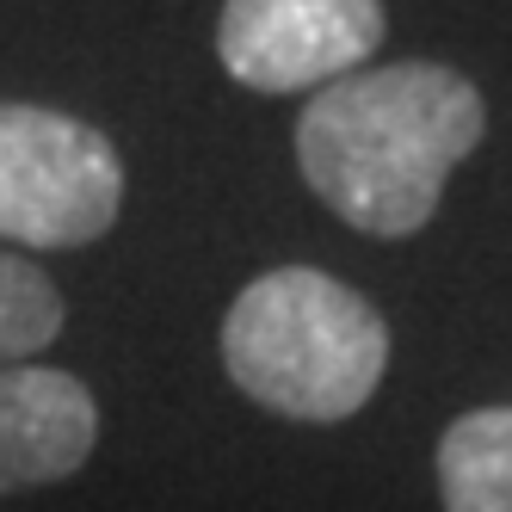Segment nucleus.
Returning <instances> with one entry per match:
<instances>
[{"label": "nucleus", "instance_id": "f257e3e1", "mask_svg": "<svg viewBox=\"0 0 512 512\" xmlns=\"http://www.w3.org/2000/svg\"><path fill=\"white\" fill-rule=\"evenodd\" d=\"M488 136V105L445 62H383L327 81L297 118L309 192L358 235L408 241Z\"/></svg>", "mask_w": 512, "mask_h": 512}, {"label": "nucleus", "instance_id": "f03ea898", "mask_svg": "<svg viewBox=\"0 0 512 512\" xmlns=\"http://www.w3.org/2000/svg\"><path fill=\"white\" fill-rule=\"evenodd\" d=\"M223 371L247 401L284 420L334 426L377 395L389 371V321L334 272L278 266L229 303Z\"/></svg>", "mask_w": 512, "mask_h": 512}, {"label": "nucleus", "instance_id": "7ed1b4c3", "mask_svg": "<svg viewBox=\"0 0 512 512\" xmlns=\"http://www.w3.org/2000/svg\"><path fill=\"white\" fill-rule=\"evenodd\" d=\"M124 210V161L112 136L50 112L0 99V241L19 247H93Z\"/></svg>", "mask_w": 512, "mask_h": 512}, {"label": "nucleus", "instance_id": "20e7f679", "mask_svg": "<svg viewBox=\"0 0 512 512\" xmlns=\"http://www.w3.org/2000/svg\"><path fill=\"white\" fill-rule=\"evenodd\" d=\"M383 0H223L216 56L253 93H321L383 50Z\"/></svg>", "mask_w": 512, "mask_h": 512}, {"label": "nucleus", "instance_id": "39448f33", "mask_svg": "<svg viewBox=\"0 0 512 512\" xmlns=\"http://www.w3.org/2000/svg\"><path fill=\"white\" fill-rule=\"evenodd\" d=\"M99 445V401L75 371L0 364V500L68 482Z\"/></svg>", "mask_w": 512, "mask_h": 512}, {"label": "nucleus", "instance_id": "423d86ee", "mask_svg": "<svg viewBox=\"0 0 512 512\" xmlns=\"http://www.w3.org/2000/svg\"><path fill=\"white\" fill-rule=\"evenodd\" d=\"M445 512H512V408H469L438 438Z\"/></svg>", "mask_w": 512, "mask_h": 512}, {"label": "nucleus", "instance_id": "0eeeda50", "mask_svg": "<svg viewBox=\"0 0 512 512\" xmlns=\"http://www.w3.org/2000/svg\"><path fill=\"white\" fill-rule=\"evenodd\" d=\"M62 290L50 284L44 266L19 260V253H0V364H25L44 358L62 334Z\"/></svg>", "mask_w": 512, "mask_h": 512}]
</instances>
